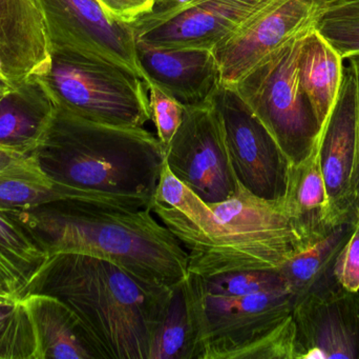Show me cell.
Returning a JSON list of instances; mask_svg holds the SVG:
<instances>
[{"mask_svg":"<svg viewBox=\"0 0 359 359\" xmlns=\"http://www.w3.org/2000/svg\"><path fill=\"white\" fill-rule=\"evenodd\" d=\"M172 287L147 282L107 259L60 253L48 257L22 296L60 299L79 320L97 359H149Z\"/></svg>","mask_w":359,"mask_h":359,"instance_id":"obj_1","label":"cell"},{"mask_svg":"<svg viewBox=\"0 0 359 359\" xmlns=\"http://www.w3.org/2000/svg\"><path fill=\"white\" fill-rule=\"evenodd\" d=\"M10 213L48 257L90 255L170 287L187 278V251L149 209L58 200Z\"/></svg>","mask_w":359,"mask_h":359,"instance_id":"obj_2","label":"cell"},{"mask_svg":"<svg viewBox=\"0 0 359 359\" xmlns=\"http://www.w3.org/2000/svg\"><path fill=\"white\" fill-rule=\"evenodd\" d=\"M56 183L102 204L151 210L165 153L147 129L99 124L56 109L33 152Z\"/></svg>","mask_w":359,"mask_h":359,"instance_id":"obj_3","label":"cell"},{"mask_svg":"<svg viewBox=\"0 0 359 359\" xmlns=\"http://www.w3.org/2000/svg\"><path fill=\"white\" fill-rule=\"evenodd\" d=\"M215 229L179 240L188 254V273L211 276L246 270H280L309 247L291 221L284 200L257 197L238 181L224 202L211 204Z\"/></svg>","mask_w":359,"mask_h":359,"instance_id":"obj_4","label":"cell"},{"mask_svg":"<svg viewBox=\"0 0 359 359\" xmlns=\"http://www.w3.org/2000/svg\"><path fill=\"white\" fill-rule=\"evenodd\" d=\"M196 332V359H299L290 289L223 297L184 280Z\"/></svg>","mask_w":359,"mask_h":359,"instance_id":"obj_5","label":"cell"},{"mask_svg":"<svg viewBox=\"0 0 359 359\" xmlns=\"http://www.w3.org/2000/svg\"><path fill=\"white\" fill-rule=\"evenodd\" d=\"M42 88L55 107L99 124L140 128L151 119L142 78L130 70L77 54H53Z\"/></svg>","mask_w":359,"mask_h":359,"instance_id":"obj_6","label":"cell"},{"mask_svg":"<svg viewBox=\"0 0 359 359\" xmlns=\"http://www.w3.org/2000/svg\"><path fill=\"white\" fill-rule=\"evenodd\" d=\"M304 35L268 55L231 86L276 139L291 166L311 155L323 130L299 84L297 60Z\"/></svg>","mask_w":359,"mask_h":359,"instance_id":"obj_7","label":"cell"},{"mask_svg":"<svg viewBox=\"0 0 359 359\" xmlns=\"http://www.w3.org/2000/svg\"><path fill=\"white\" fill-rule=\"evenodd\" d=\"M209 101L221 119L238 183L257 197L284 200L291 164L263 122L233 86L219 84Z\"/></svg>","mask_w":359,"mask_h":359,"instance_id":"obj_8","label":"cell"},{"mask_svg":"<svg viewBox=\"0 0 359 359\" xmlns=\"http://www.w3.org/2000/svg\"><path fill=\"white\" fill-rule=\"evenodd\" d=\"M170 171L208 204L224 202L236 191L221 119L210 101L185 107L183 122L165 152Z\"/></svg>","mask_w":359,"mask_h":359,"instance_id":"obj_9","label":"cell"},{"mask_svg":"<svg viewBox=\"0 0 359 359\" xmlns=\"http://www.w3.org/2000/svg\"><path fill=\"white\" fill-rule=\"evenodd\" d=\"M320 0H269L213 48L221 84L233 86L280 46L314 27Z\"/></svg>","mask_w":359,"mask_h":359,"instance_id":"obj_10","label":"cell"},{"mask_svg":"<svg viewBox=\"0 0 359 359\" xmlns=\"http://www.w3.org/2000/svg\"><path fill=\"white\" fill-rule=\"evenodd\" d=\"M53 54H77L121 65L142 78L136 38L128 23L111 18L98 0H40Z\"/></svg>","mask_w":359,"mask_h":359,"instance_id":"obj_11","label":"cell"},{"mask_svg":"<svg viewBox=\"0 0 359 359\" xmlns=\"http://www.w3.org/2000/svg\"><path fill=\"white\" fill-rule=\"evenodd\" d=\"M318 160L328 197L329 217L335 221L358 206L354 193L358 156L355 69L349 60L332 111L318 141Z\"/></svg>","mask_w":359,"mask_h":359,"instance_id":"obj_12","label":"cell"},{"mask_svg":"<svg viewBox=\"0 0 359 359\" xmlns=\"http://www.w3.org/2000/svg\"><path fill=\"white\" fill-rule=\"evenodd\" d=\"M269 0H202L172 16L130 25L136 41L166 48H215Z\"/></svg>","mask_w":359,"mask_h":359,"instance_id":"obj_13","label":"cell"},{"mask_svg":"<svg viewBox=\"0 0 359 359\" xmlns=\"http://www.w3.org/2000/svg\"><path fill=\"white\" fill-rule=\"evenodd\" d=\"M299 359H359V292L341 288L293 307Z\"/></svg>","mask_w":359,"mask_h":359,"instance_id":"obj_14","label":"cell"},{"mask_svg":"<svg viewBox=\"0 0 359 359\" xmlns=\"http://www.w3.org/2000/svg\"><path fill=\"white\" fill-rule=\"evenodd\" d=\"M137 59L145 84H155L185 107L209 103L221 84L212 48H166L137 41Z\"/></svg>","mask_w":359,"mask_h":359,"instance_id":"obj_15","label":"cell"},{"mask_svg":"<svg viewBox=\"0 0 359 359\" xmlns=\"http://www.w3.org/2000/svg\"><path fill=\"white\" fill-rule=\"evenodd\" d=\"M358 223L359 204L337 219L324 235L280 268L294 297V305L310 295L326 294L341 288L334 276L335 263Z\"/></svg>","mask_w":359,"mask_h":359,"instance_id":"obj_16","label":"cell"},{"mask_svg":"<svg viewBox=\"0 0 359 359\" xmlns=\"http://www.w3.org/2000/svg\"><path fill=\"white\" fill-rule=\"evenodd\" d=\"M22 301L35 332L36 359H97L79 320L60 299L29 293Z\"/></svg>","mask_w":359,"mask_h":359,"instance_id":"obj_17","label":"cell"},{"mask_svg":"<svg viewBox=\"0 0 359 359\" xmlns=\"http://www.w3.org/2000/svg\"><path fill=\"white\" fill-rule=\"evenodd\" d=\"M297 69L302 89L324 126L343 84L344 59L313 27L302 38Z\"/></svg>","mask_w":359,"mask_h":359,"instance_id":"obj_18","label":"cell"},{"mask_svg":"<svg viewBox=\"0 0 359 359\" xmlns=\"http://www.w3.org/2000/svg\"><path fill=\"white\" fill-rule=\"evenodd\" d=\"M318 147L307 159L290 167L284 198L291 221L309 246L324 235L334 223L329 217L328 197Z\"/></svg>","mask_w":359,"mask_h":359,"instance_id":"obj_19","label":"cell"},{"mask_svg":"<svg viewBox=\"0 0 359 359\" xmlns=\"http://www.w3.org/2000/svg\"><path fill=\"white\" fill-rule=\"evenodd\" d=\"M58 200H83L102 204L90 194L53 181L42 170L33 154L0 172L1 211L27 210Z\"/></svg>","mask_w":359,"mask_h":359,"instance_id":"obj_20","label":"cell"},{"mask_svg":"<svg viewBox=\"0 0 359 359\" xmlns=\"http://www.w3.org/2000/svg\"><path fill=\"white\" fill-rule=\"evenodd\" d=\"M55 112L46 94L42 99L13 98L12 91L0 101V145L23 155L33 153L46 137Z\"/></svg>","mask_w":359,"mask_h":359,"instance_id":"obj_21","label":"cell"},{"mask_svg":"<svg viewBox=\"0 0 359 359\" xmlns=\"http://www.w3.org/2000/svg\"><path fill=\"white\" fill-rule=\"evenodd\" d=\"M48 259L29 232L10 212L0 210V284L22 297L34 274Z\"/></svg>","mask_w":359,"mask_h":359,"instance_id":"obj_22","label":"cell"},{"mask_svg":"<svg viewBox=\"0 0 359 359\" xmlns=\"http://www.w3.org/2000/svg\"><path fill=\"white\" fill-rule=\"evenodd\" d=\"M196 332L183 282L172 287L165 314L151 341L149 359H196Z\"/></svg>","mask_w":359,"mask_h":359,"instance_id":"obj_23","label":"cell"},{"mask_svg":"<svg viewBox=\"0 0 359 359\" xmlns=\"http://www.w3.org/2000/svg\"><path fill=\"white\" fill-rule=\"evenodd\" d=\"M35 332L22 297L0 289V359H36Z\"/></svg>","mask_w":359,"mask_h":359,"instance_id":"obj_24","label":"cell"},{"mask_svg":"<svg viewBox=\"0 0 359 359\" xmlns=\"http://www.w3.org/2000/svg\"><path fill=\"white\" fill-rule=\"evenodd\" d=\"M198 287L213 296L236 297L289 289L280 270H246L211 276L194 275Z\"/></svg>","mask_w":359,"mask_h":359,"instance_id":"obj_25","label":"cell"},{"mask_svg":"<svg viewBox=\"0 0 359 359\" xmlns=\"http://www.w3.org/2000/svg\"><path fill=\"white\" fill-rule=\"evenodd\" d=\"M314 27L344 60L359 56V11H320Z\"/></svg>","mask_w":359,"mask_h":359,"instance_id":"obj_26","label":"cell"},{"mask_svg":"<svg viewBox=\"0 0 359 359\" xmlns=\"http://www.w3.org/2000/svg\"><path fill=\"white\" fill-rule=\"evenodd\" d=\"M145 84L149 91L151 119L155 122L157 138L165 153L183 122L185 107L155 84Z\"/></svg>","mask_w":359,"mask_h":359,"instance_id":"obj_27","label":"cell"},{"mask_svg":"<svg viewBox=\"0 0 359 359\" xmlns=\"http://www.w3.org/2000/svg\"><path fill=\"white\" fill-rule=\"evenodd\" d=\"M334 276L341 288L359 292V223L337 257Z\"/></svg>","mask_w":359,"mask_h":359,"instance_id":"obj_28","label":"cell"},{"mask_svg":"<svg viewBox=\"0 0 359 359\" xmlns=\"http://www.w3.org/2000/svg\"><path fill=\"white\" fill-rule=\"evenodd\" d=\"M105 12L121 22L132 25L153 11L156 0H98Z\"/></svg>","mask_w":359,"mask_h":359,"instance_id":"obj_29","label":"cell"},{"mask_svg":"<svg viewBox=\"0 0 359 359\" xmlns=\"http://www.w3.org/2000/svg\"><path fill=\"white\" fill-rule=\"evenodd\" d=\"M202 0H161L156 2L153 11L147 16L151 18H164V17L172 16L185 8L194 6Z\"/></svg>","mask_w":359,"mask_h":359,"instance_id":"obj_30","label":"cell"},{"mask_svg":"<svg viewBox=\"0 0 359 359\" xmlns=\"http://www.w3.org/2000/svg\"><path fill=\"white\" fill-rule=\"evenodd\" d=\"M351 61L355 69L356 77V103H358V156H356L355 172H354V193L359 202V56L348 59Z\"/></svg>","mask_w":359,"mask_h":359,"instance_id":"obj_31","label":"cell"},{"mask_svg":"<svg viewBox=\"0 0 359 359\" xmlns=\"http://www.w3.org/2000/svg\"><path fill=\"white\" fill-rule=\"evenodd\" d=\"M324 10L359 11V0H320V11Z\"/></svg>","mask_w":359,"mask_h":359,"instance_id":"obj_32","label":"cell"},{"mask_svg":"<svg viewBox=\"0 0 359 359\" xmlns=\"http://www.w3.org/2000/svg\"><path fill=\"white\" fill-rule=\"evenodd\" d=\"M25 156L27 155H23V154L18 153V152L6 149V148L0 145V172L14 166Z\"/></svg>","mask_w":359,"mask_h":359,"instance_id":"obj_33","label":"cell"},{"mask_svg":"<svg viewBox=\"0 0 359 359\" xmlns=\"http://www.w3.org/2000/svg\"><path fill=\"white\" fill-rule=\"evenodd\" d=\"M0 80H1V81L6 82V84H10V86H14L13 80L8 77L6 70H4V61H2L1 58H0Z\"/></svg>","mask_w":359,"mask_h":359,"instance_id":"obj_34","label":"cell"},{"mask_svg":"<svg viewBox=\"0 0 359 359\" xmlns=\"http://www.w3.org/2000/svg\"><path fill=\"white\" fill-rule=\"evenodd\" d=\"M2 14H4V0H0V56H1L2 51Z\"/></svg>","mask_w":359,"mask_h":359,"instance_id":"obj_35","label":"cell"},{"mask_svg":"<svg viewBox=\"0 0 359 359\" xmlns=\"http://www.w3.org/2000/svg\"><path fill=\"white\" fill-rule=\"evenodd\" d=\"M0 89L1 90H14L15 86H10V84H6V82L1 81L0 80Z\"/></svg>","mask_w":359,"mask_h":359,"instance_id":"obj_36","label":"cell"},{"mask_svg":"<svg viewBox=\"0 0 359 359\" xmlns=\"http://www.w3.org/2000/svg\"><path fill=\"white\" fill-rule=\"evenodd\" d=\"M14 90H1V89H0V101H1L2 99H4V97L6 96V95L10 94V93Z\"/></svg>","mask_w":359,"mask_h":359,"instance_id":"obj_37","label":"cell"},{"mask_svg":"<svg viewBox=\"0 0 359 359\" xmlns=\"http://www.w3.org/2000/svg\"><path fill=\"white\" fill-rule=\"evenodd\" d=\"M0 289H4L1 284H0Z\"/></svg>","mask_w":359,"mask_h":359,"instance_id":"obj_38","label":"cell"},{"mask_svg":"<svg viewBox=\"0 0 359 359\" xmlns=\"http://www.w3.org/2000/svg\"><path fill=\"white\" fill-rule=\"evenodd\" d=\"M161 1V0H156V2Z\"/></svg>","mask_w":359,"mask_h":359,"instance_id":"obj_39","label":"cell"}]
</instances>
